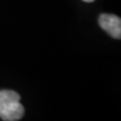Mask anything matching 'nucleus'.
I'll use <instances>...</instances> for the list:
<instances>
[{"instance_id":"nucleus-2","label":"nucleus","mask_w":121,"mask_h":121,"mask_svg":"<svg viewBox=\"0 0 121 121\" xmlns=\"http://www.w3.org/2000/svg\"><path fill=\"white\" fill-rule=\"evenodd\" d=\"M99 24L101 28L113 38L119 39L121 37V19L118 16L103 13L99 18Z\"/></svg>"},{"instance_id":"nucleus-1","label":"nucleus","mask_w":121,"mask_h":121,"mask_svg":"<svg viewBox=\"0 0 121 121\" xmlns=\"http://www.w3.org/2000/svg\"><path fill=\"white\" fill-rule=\"evenodd\" d=\"M25 109L20 95L13 90L0 91V118L4 121H18L24 117Z\"/></svg>"},{"instance_id":"nucleus-3","label":"nucleus","mask_w":121,"mask_h":121,"mask_svg":"<svg viewBox=\"0 0 121 121\" xmlns=\"http://www.w3.org/2000/svg\"><path fill=\"white\" fill-rule=\"evenodd\" d=\"M83 1H85V2H92V1H94V0H83Z\"/></svg>"}]
</instances>
